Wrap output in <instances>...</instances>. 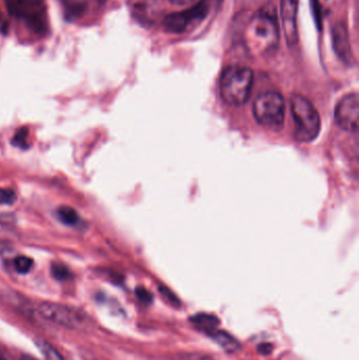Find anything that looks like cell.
<instances>
[{
    "mask_svg": "<svg viewBox=\"0 0 359 360\" xmlns=\"http://www.w3.org/2000/svg\"><path fill=\"white\" fill-rule=\"evenodd\" d=\"M252 70L246 67L232 65L228 67L221 74V95L228 105L240 107L248 101L252 91Z\"/></svg>",
    "mask_w": 359,
    "mask_h": 360,
    "instance_id": "cell-1",
    "label": "cell"
},
{
    "mask_svg": "<svg viewBox=\"0 0 359 360\" xmlns=\"http://www.w3.org/2000/svg\"><path fill=\"white\" fill-rule=\"evenodd\" d=\"M249 48L257 53H266L278 46L280 30L276 19L268 13H259L253 16L246 31Z\"/></svg>",
    "mask_w": 359,
    "mask_h": 360,
    "instance_id": "cell-2",
    "label": "cell"
},
{
    "mask_svg": "<svg viewBox=\"0 0 359 360\" xmlns=\"http://www.w3.org/2000/svg\"><path fill=\"white\" fill-rule=\"evenodd\" d=\"M291 112L294 120V137L301 143L314 141L320 134V116L313 105L301 95L291 98Z\"/></svg>",
    "mask_w": 359,
    "mask_h": 360,
    "instance_id": "cell-3",
    "label": "cell"
},
{
    "mask_svg": "<svg viewBox=\"0 0 359 360\" xmlns=\"http://www.w3.org/2000/svg\"><path fill=\"white\" fill-rule=\"evenodd\" d=\"M255 120L263 128L280 132L285 124L286 105L282 95L278 92H266L255 99L253 105Z\"/></svg>",
    "mask_w": 359,
    "mask_h": 360,
    "instance_id": "cell-4",
    "label": "cell"
},
{
    "mask_svg": "<svg viewBox=\"0 0 359 360\" xmlns=\"http://www.w3.org/2000/svg\"><path fill=\"white\" fill-rule=\"evenodd\" d=\"M6 6L12 16L34 33L44 35L48 32L46 0H6Z\"/></svg>",
    "mask_w": 359,
    "mask_h": 360,
    "instance_id": "cell-5",
    "label": "cell"
},
{
    "mask_svg": "<svg viewBox=\"0 0 359 360\" xmlns=\"http://www.w3.org/2000/svg\"><path fill=\"white\" fill-rule=\"evenodd\" d=\"M38 314L55 325L71 330L86 329L88 319L75 309L55 302H42L38 306Z\"/></svg>",
    "mask_w": 359,
    "mask_h": 360,
    "instance_id": "cell-6",
    "label": "cell"
},
{
    "mask_svg": "<svg viewBox=\"0 0 359 360\" xmlns=\"http://www.w3.org/2000/svg\"><path fill=\"white\" fill-rule=\"evenodd\" d=\"M209 10H210L209 0H202L189 10L168 15L164 18V27L171 33H183L202 22L208 15Z\"/></svg>",
    "mask_w": 359,
    "mask_h": 360,
    "instance_id": "cell-7",
    "label": "cell"
},
{
    "mask_svg": "<svg viewBox=\"0 0 359 360\" xmlns=\"http://www.w3.org/2000/svg\"><path fill=\"white\" fill-rule=\"evenodd\" d=\"M359 97L358 93L346 95L337 103L335 122L341 130L356 132L358 130Z\"/></svg>",
    "mask_w": 359,
    "mask_h": 360,
    "instance_id": "cell-8",
    "label": "cell"
},
{
    "mask_svg": "<svg viewBox=\"0 0 359 360\" xmlns=\"http://www.w3.org/2000/svg\"><path fill=\"white\" fill-rule=\"evenodd\" d=\"M132 16L141 25H152L159 13V0H129Z\"/></svg>",
    "mask_w": 359,
    "mask_h": 360,
    "instance_id": "cell-9",
    "label": "cell"
},
{
    "mask_svg": "<svg viewBox=\"0 0 359 360\" xmlns=\"http://www.w3.org/2000/svg\"><path fill=\"white\" fill-rule=\"evenodd\" d=\"M297 4L295 0H282V17L285 35L289 44L299 41L297 33Z\"/></svg>",
    "mask_w": 359,
    "mask_h": 360,
    "instance_id": "cell-10",
    "label": "cell"
},
{
    "mask_svg": "<svg viewBox=\"0 0 359 360\" xmlns=\"http://www.w3.org/2000/svg\"><path fill=\"white\" fill-rule=\"evenodd\" d=\"M333 46L337 51V55L346 63H351L353 60L352 49L350 46L349 35L345 25L339 23L335 25L332 31Z\"/></svg>",
    "mask_w": 359,
    "mask_h": 360,
    "instance_id": "cell-11",
    "label": "cell"
},
{
    "mask_svg": "<svg viewBox=\"0 0 359 360\" xmlns=\"http://www.w3.org/2000/svg\"><path fill=\"white\" fill-rule=\"evenodd\" d=\"M209 336H210L223 351L229 353V354H235V353H237L238 351H240V349H242L240 342H238L234 336H232L231 334L227 333V332L216 330V331L213 332V333L210 334Z\"/></svg>",
    "mask_w": 359,
    "mask_h": 360,
    "instance_id": "cell-12",
    "label": "cell"
},
{
    "mask_svg": "<svg viewBox=\"0 0 359 360\" xmlns=\"http://www.w3.org/2000/svg\"><path fill=\"white\" fill-rule=\"evenodd\" d=\"M190 323H193L194 327L197 328L200 331L210 335L218 328L219 319L214 315L200 313L190 317Z\"/></svg>",
    "mask_w": 359,
    "mask_h": 360,
    "instance_id": "cell-13",
    "label": "cell"
},
{
    "mask_svg": "<svg viewBox=\"0 0 359 360\" xmlns=\"http://www.w3.org/2000/svg\"><path fill=\"white\" fill-rule=\"evenodd\" d=\"M36 346L39 349L44 360H65L63 359V357L61 356L60 353H59L58 351L52 346V345L46 342V340H36Z\"/></svg>",
    "mask_w": 359,
    "mask_h": 360,
    "instance_id": "cell-14",
    "label": "cell"
},
{
    "mask_svg": "<svg viewBox=\"0 0 359 360\" xmlns=\"http://www.w3.org/2000/svg\"><path fill=\"white\" fill-rule=\"evenodd\" d=\"M57 214H58L59 219L67 226H75L79 221V215L77 212L69 205H63L59 207Z\"/></svg>",
    "mask_w": 359,
    "mask_h": 360,
    "instance_id": "cell-15",
    "label": "cell"
},
{
    "mask_svg": "<svg viewBox=\"0 0 359 360\" xmlns=\"http://www.w3.org/2000/svg\"><path fill=\"white\" fill-rule=\"evenodd\" d=\"M33 259L27 256H18L14 260L15 270L20 274H27L33 268Z\"/></svg>",
    "mask_w": 359,
    "mask_h": 360,
    "instance_id": "cell-16",
    "label": "cell"
},
{
    "mask_svg": "<svg viewBox=\"0 0 359 360\" xmlns=\"http://www.w3.org/2000/svg\"><path fill=\"white\" fill-rule=\"evenodd\" d=\"M16 200L17 194L13 188H0V205H11Z\"/></svg>",
    "mask_w": 359,
    "mask_h": 360,
    "instance_id": "cell-17",
    "label": "cell"
},
{
    "mask_svg": "<svg viewBox=\"0 0 359 360\" xmlns=\"http://www.w3.org/2000/svg\"><path fill=\"white\" fill-rule=\"evenodd\" d=\"M53 277L57 281H67L70 277V271L67 266L61 264H53L51 266Z\"/></svg>",
    "mask_w": 359,
    "mask_h": 360,
    "instance_id": "cell-18",
    "label": "cell"
},
{
    "mask_svg": "<svg viewBox=\"0 0 359 360\" xmlns=\"http://www.w3.org/2000/svg\"><path fill=\"white\" fill-rule=\"evenodd\" d=\"M27 141H29V132L25 129H21V130L17 131L15 136L13 137V143L17 147L27 148Z\"/></svg>",
    "mask_w": 359,
    "mask_h": 360,
    "instance_id": "cell-19",
    "label": "cell"
},
{
    "mask_svg": "<svg viewBox=\"0 0 359 360\" xmlns=\"http://www.w3.org/2000/svg\"><path fill=\"white\" fill-rule=\"evenodd\" d=\"M135 293H136L137 298H138L141 302H143V304H151L152 300H153V296H152V294L150 293L149 291H147L145 288H137Z\"/></svg>",
    "mask_w": 359,
    "mask_h": 360,
    "instance_id": "cell-20",
    "label": "cell"
},
{
    "mask_svg": "<svg viewBox=\"0 0 359 360\" xmlns=\"http://www.w3.org/2000/svg\"><path fill=\"white\" fill-rule=\"evenodd\" d=\"M274 347L272 346L271 344H261L257 347V351H259V354L261 355H270L273 351Z\"/></svg>",
    "mask_w": 359,
    "mask_h": 360,
    "instance_id": "cell-21",
    "label": "cell"
},
{
    "mask_svg": "<svg viewBox=\"0 0 359 360\" xmlns=\"http://www.w3.org/2000/svg\"><path fill=\"white\" fill-rule=\"evenodd\" d=\"M160 292H162V295L166 296L167 298H168L170 302H174V304H176V302H178V300L175 298V296L173 295L171 292H169L168 289H164V288H160Z\"/></svg>",
    "mask_w": 359,
    "mask_h": 360,
    "instance_id": "cell-22",
    "label": "cell"
},
{
    "mask_svg": "<svg viewBox=\"0 0 359 360\" xmlns=\"http://www.w3.org/2000/svg\"><path fill=\"white\" fill-rule=\"evenodd\" d=\"M169 1L177 6H185V4H191L193 0H169Z\"/></svg>",
    "mask_w": 359,
    "mask_h": 360,
    "instance_id": "cell-23",
    "label": "cell"
},
{
    "mask_svg": "<svg viewBox=\"0 0 359 360\" xmlns=\"http://www.w3.org/2000/svg\"><path fill=\"white\" fill-rule=\"evenodd\" d=\"M20 360H35V359H32L31 356H27V355H23V356L21 357Z\"/></svg>",
    "mask_w": 359,
    "mask_h": 360,
    "instance_id": "cell-24",
    "label": "cell"
},
{
    "mask_svg": "<svg viewBox=\"0 0 359 360\" xmlns=\"http://www.w3.org/2000/svg\"><path fill=\"white\" fill-rule=\"evenodd\" d=\"M0 360H6V359H2V357H0Z\"/></svg>",
    "mask_w": 359,
    "mask_h": 360,
    "instance_id": "cell-25",
    "label": "cell"
},
{
    "mask_svg": "<svg viewBox=\"0 0 359 360\" xmlns=\"http://www.w3.org/2000/svg\"><path fill=\"white\" fill-rule=\"evenodd\" d=\"M100 1H105V0H100Z\"/></svg>",
    "mask_w": 359,
    "mask_h": 360,
    "instance_id": "cell-26",
    "label": "cell"
}]
</instances>
